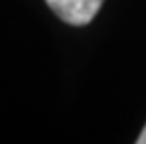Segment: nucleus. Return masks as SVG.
Instances as JSON below:
<instances>
[{
  "mask_svg": "<svg viewBox=\"0 0 146 144\" xmlns=\"http://www.w3.org/2000/svg\"><path fill=\"white\" fill-rule=\"evenodd\" d=\"M60 21L71 26H86L101 9L103 0H45Z\"/></svg>",
  "mask_w": 146,
  "mask_h": 144,
  "instance_id": "obj_1",
  "label": "nucleus"
},
{
  "mask_svg": "<svg viewBox=\"0 0 146 144\" xmlns=\"http://www.w3.org/2000/svg\"><path fill=\"white\" fill-rule=\"evenodd\" d=\"M137 144H146V125L142 127L141 135H139V139H137Z\"/></svg>",
  "mask_w": 146,
  "mask_h": 144,
  "instance_id": "obj_2",
  "label": "nucleus"
}]
</instances>
